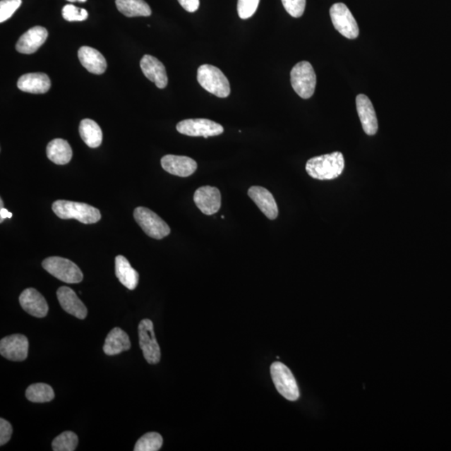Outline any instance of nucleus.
<instances>
[{
    "mask_svg": "<svg viewBox=\"0 0 451 451\" xmlns=\"http://www.w3.org/2000/svg\"><path fill=\"white\" fill-rule=\"evenodd\" d=\"M344 166V155L335 152L309 159L306 171L313 179L334 180L343 173Z\"/></svg>",
    "mask_w": 451,
    "mask_h": 451,
    "instance_id": "obj_1",
    "label": "nucleus"
},
{
    "mask_svg": "<svg viewBox=\"0 0 451 451\" xmlns=\"http://www.w3.org/2000/svg\"><path fill=\"white\" fill-rule=\"evenodd\" d=\"M52 210L61 220H76L84 224H93L100 220L97 208L88 204L58 200L52 205Z\"/></svg>",
    "mask_w": 451,
    "mask_h": 451,
    "instance_id": "obj_2",
    "label": "nucleus"
},
{
    "mask_svg": "<svg viewBox=\"0 0 451 451\" xmlns=\"http://www.w3.org/2000/svg\"><path fill=\"white\" fill-rule=\"evenodd\" d=\"M198 80L203 89L217 97L226 98L230 95L229 81L216 66H200L198 70Z\"/></svg>",
    "mask_w": 451,
    "mask_h": 451,
    "instance_id": "obj_3",
    "label": "nucleus"
},
{
    "mask_svg": "<svg viewBox=\"0 0 451 451\" xmlns=\"http://www.w3.org/2000/svg\"><path fill=\"white\" fill-rule=\"evenodd\" d=\"M290 76L291 86L301 98L309 99L313 97L317 78L311 63L302 61L296 64Z\"/></svg>",
    "mask_w": 451,
    "mask_h": 451,
    "instance_id": "obj_4",
    "label": "nucleus"
},
{
    "mask_svg": "<svg viewBox=\"0 0 451 451\" xmlns=\"http://www.w3.org/2000/svg\"><path fill=\"white\" fill-rule=\"evenodd\" d=\"M44 270L66 284H79L83 280V273L76 263L61 257H50L42 263Z\"/></svg>",
    "mask_w": 451,
    "mask_h": 451,
    "instance_id": "obj_5",
    "label": "nucleus"
},
{
    "mask_svg": "<svg viewBox=\"0 0 451 451\" xmlns=\"http://www.w3.org/2000/svg\"><path fill=\"white\" fill-rule=\"evenodd\" d=\"M270 372L273 384L282 396L290 401L299 399L300 395L297 381L285 364L281 362L273 363Z\"/></svg>",
    "mask_w": 451,
    "mask_h": 451,
    "instance_id": "obj_6",
    "label": "nucleus"
},
{
    "mask_svg": "<svg viewBox=\"0 0 451 451\" xmlns=\"http://www.w3.org/2000/svg\"><path fill=\"white\" fill-rule=\"evenodd\" d=\"M134 217L145 234L150 238L161 240L170 234L171 229L167 222L148 208L143 207L136 208Z\"/></svg>",
    "mask_w": 451,
    "mask_h": 451,
    "instance_id": "obj_7",
    "label": "nucleus"
},
{
    "mask_svg": "<svg viewBox=\"0 0 451 451\" xmlns=\"http://www.w3.org/2000/svg\"><path fill=\"white\" fill-rule=\"evenodd\" d=\"M330 13L332 25L342 35L349 40L358 37L359 29L357 21L344 4H335L330 8Z\"/></svg>",
    "mask_w": 451,
    "mask_h": 451,
    "instance_id": "obj_8",
    "label": "nucleus"
},
{
    "mask_svg": "<svg viewBox=\"0 0 451 451\" xmlns=\"http://www.w3.org/2000/svg\"><path fill=\"white\" fill-rule=\"evenodd\" d=\"M139 344L143 350L144 358L150 364L160 362L161 349L154 332L152 321L141 320L138 326Z\"/></svg>",
    "mask_w": 451,
    "mask_h": 451,
    "instance_id": "obj_9",
    "label": "nucleus"
},
{
    "mask_svg": "<svg viewBox=\"0 0 451 451\" xmlns=\"http://www.w3.org/2000/svg\"><path fill=\"white\" fill-rule=\"evenodd\" d=\"M176 130L181 134L188 136H203L208 138L211 136H220L223 133L224 128L218 123L208 119L184 120L176 125Z\"/></svg>",
    "mask_w": 451,
    "mask_h": 451,
    "instance_id": "obj_10",
    "label": "nucleus"
},
{
    "mask_svg": "<svg viewBox=\"0 0 451 451\" xmlns=\"http://www.w3.org/2000/svg\"><path fill=\"white\" fill-rule=\"evenodd\" d=\"M29 340L25 335L7 336L0 342V354L11 361H24L28 356Z\"/></svg>",
    "mask_w": 451,
    "mask_h": 451,
    "instance_id": "obj_11",
    "label": "nucleus"
},
{
    "mask_svg": "<svg viewBox=\"0 0 451 451\" xmlns=\"http://www.w3.org/2000/svg\"><path fill=\"white\" fill-rule=\"evenodd\" d=\"M194 203L205 215H213L220 210V191L214 186H204L195 191Z\"/></svg>",
    "mask_w": 451,
    "mask_h": 451,
    "instance_id": "obj_12",
    "label": "nucleus"
},
{
    "mask_svg": "<svg viewBox=\"0 0 451 451\" xmlns=\"http://www.w3.org/2000/svg\"><path fill=\"white\" fill-rule=\"evenodd\" d=\"M356 109L363 131L368 136L375 135L379 128V124H378L375 108L370 98L363 94L357 95Z\"/></svg>",
    "mask_w": 451,
    "mask_h": 451,
    "instance_id": "obj_13",
    "label": "nucleus"
},
{
    "mask_svg": "<svg viewBox=\"0 0 451 451\" xmlns=\"http://www.w3.org/2000/svg\"><path fill=\"white\" fill-rule=\"evenodd\" d=\"M20 303L24 311L36 318L47 315L49 306L43 295L35 289H27L20 296Z\"/></svg>",
    "mask_w": 451,
    "mask_h": 451,
    "instance_id": "obj_14",
    "label": "nucleus"
},
{
    "mask_svg": "<svg viewBox=\"0 0 451 451\" xmlns=\"http://www.w3.org/2000/svg\"><path fill=\"white\" fill-rule=\"evenodd\" d=\"M248 196L268 220H275L279 216V208L270 191L254 186L249 188Z\"/></svg>",
    "mask_w": 451,
    "mask_h": 451,
    "instance_id": "obj_15",
    "label": "nucleus"
},
{
    "mask_svg": "<svg viewBox=\"0 0 451 451\" xmlns=\"http://www.w3.org/2000/svg\"><path fill=\"white\" fill-rule=\"evenodd\" d=\"M162 167L164 170L181 177H188L193 175L197 170L198 163L193 159L188 157L167 155L162 158Z\"/></svg>",
    "mask_w": 451,
    "mask_h": 451,
    "instance_id": "obj_16",
    "label": "nucleus"
},
{
    "mask_svg": "<svg viewBox=\"0 0 451 451\" xmlns=\"http://www.w3.org/2000/svg\"><path fill=\"white\" fill-rule=\"evenodd\" d=\"M57 298L61 308L66 313L71 314L79 320H85L88 316V308L82 301L77 297L74 290L68 287H61L57 290Z\"/></svg>",
    "mask_w": 451,
    "mask_h": 451,
    "instance_id": "obj_17",
    "label": "nucleus"
},
{
    "mask_svg": "<svg viewBox=\"0 0 451 451\" xmlns=\"http://www.w3.org/2000/svg\"><path fill=\"white\" fill-rule=\"evenodd\" d=\"M48 37V31L44 27L35 26L21 36L16 44L18 52L30 54L42 47Z\"/></svg>",
    "mask_w": 451,
    "mask_h": 451,
    "instance_id": "obj_18",
    "label": "nucleus"
},
{
    "mask_svg": "<svg viewBox=\"0 0 451 451\" xmlns=\"http://www.w3.org/2000/svg\"><path fill=\"white\" fill-rule=\"evenodd\" d=\"M140 66L145 77L154 82L159 89L167 88L168 78L166 68L158 59L147 54L141 59Z\"/></svg>",
    "mask_w": 451,
    "mask_h": 451,
    "instance_id": "obj_19",
    "label": "nucleus"
},
{
    "mask_svg": "<svg viewBox=\"0 0 451 451\" xmlns=\"http://www.w3.org/2000/svg\"><path fill=\"white\" fill-rule=\"evenodd\" d=\"M17 85L24 92L44 94L48 92L52 82L44 73H30L22 76L18 80Z\"/></svg>",
    "mask_w": 451,
    "mask_h": 451,
    "instance_id": "obj_20",
    "label": "nucleus"
},
{
    "mask_svg": "<svg viewBox=\"0 0 451 451\" xmlns=\"http://www.w3.org/2000/svg\"><path fill=\"white\" fill-rule=\"evenodd\" d=\"M79 60L86 70L95 75H102L107 70L106 59L98 50L83 47L79 49Z\"/></svg>",
    "mask_w": 451,
    "mask_h": 451,
    "instance_id": "obj_21",
    "label": "nucleus"
},
{
    "mask_svg": "<svg viewBox=\"0 0 451 451\" xmlns=\"http://www.w3.org/2000/svg\"><path fill=\"white\" fill-rule=\"evenodd\" d=\"M131 347V343L128 335L120 327H116L109 332L103 350L107 355H116L129 350Z\"/></svg>",
    "mask_w": 451,
    "mask_h": 451,
    "instance_id": "obj_22",
    "label": "nucleus"
},
{
    "mask_svg": "<svg viewBox=\"0 0 451 451\" xmlns=\"http://www.w3.org/2000/svg\"><path fill=\"white\" fill-rule=\"evenodd\" d=\"M116 275L121 284L130 290H134L138 285V271H136L131 266L129 261L121 255L116 258Z\"/></svg>",
    "mask_w": 451,
    "mask_h": 451,
    "instance_id": "obj_23",
    "label": "nucleus"
},
{
    "mask_svg": "<svg viewBox=\"0 0 451 451\" xmlns=\"http://www.w3.org/2000/svg\"><path fill=\"white\" fill-rule=\"evenodd\" d=\"M47 157L50 161L57 165H66L72 158V149L68 141L64 139H54L48 144Z\"/></svg>",
    "mask_w": 451,
    "mask_h": 451,
    "instance_id": "obj_24",
    "label": "nucleus"
},
{
    "mask_svg": "<svg viewBox=\"0 0 451 451\" xmlns=\"http://www.w3.org/2000/svg\"><path fill=\"white\" fill-rule=\"evenodd\" d=\"M79 131L80 138L90 148H99L102 143L103 134L97 122L90 119L81 121Z\"/></svg>",
    "mask_w": 451,
    "mask_h": 451,
    "instance_id": "obj_25",
    "label": "nucleus"
},
{
    "mask_svg": "<svg viewBox=\"0 0 451 451\" xmlns=\"http://www.w3.org/2000/svg\"><path fill=\"white\" fill-rule=\"evenodd\" d=\"M116 7L126 17H148L152 10L144 0H116Z\"/></svg>",
    "mask_w": 451,
    "mask_h": 451,
    "instance_id": "obj_26",
    "label": "nucleus"
},
{
    "mask_svg": "<svg viewBox=\"0 0 451 451\" xmlns=\"http://www.w3.org/2000/svg\"><path fill=\"white\" fill-rule=\"evenodd\" d=\"M25 395L30 402L45 403L54 399V392L52 386L44 383H38L29 386L26 390Z\"/></svg>",
    "mask_w": 451,
    "mask_h": 451,
    "instance_id": "obj_27",
    "label": "nucleus"
},
{
    "mask_svg": "<svg viewBox=\"0 0 451 451\" xmlns=\"http://www.w3.org/2000/svg\"><path fill=\"white\" fill-rule=\"evenodd\" d=\"M163 439L157 432H150L136 442L135 451H157L162 448Z\"/></svg>",
    "mask_w": 451,
    "mask_h": 451,
    "instance_id": "obj_28",
    "label": "nucleus"
},
{
    "mask_svg": "<svg viewBox=\"0 0 451 451\" xmlns=\"http://www.w3.org/2000/svg\"><path fill=\"white\" fill-rule=\"evenodd\" d=\"M78 436L74 432H63L53 440L52 449L54 451H74L78 445Z\"/></svg>",
    "mask_w": 451,
    "mask_h": 451,
    "instance_id": "obj_29",
    "label": "nucleus"
},
{
    "mask_svg": "<svg viewBox=\"0 0 451 451\" xmlns=\"http://www.w3.org/2000/svg\"><path fill=\"white\" fill-rule=\"evenodd\" d=\"M62 16L64 19L69 22L84 21L88 18V12L85 8H80L73 6V4H66L62 10Z\"/></svg>",
    "mask_w": 451,
    "mask_h": 451,
    "instance_id": "obj_30",
    "label": "nucleus"
},
{
    "mask_svg": "<svg viewBox=\"0 0 451 451\" xmlns=\"http://www.w3.org/2000/svg\"><path fill=\"white\" fill-rule=\"evenodd\" d=\"M22 0H1L0 2V23L11 19L21 6Z\"/></svg>",
    "mask_w": 451,
    "mask_h": 451,
    "instance_id": "obj_31",
    "label": "nucleus"
},
{
    "mask_svg": "<svg viewBox=\"0 0 451 451\" xmlns=\"http://www.w3.org/2000/svg\"><path fill=\"white\" fill-rule=\"evenodd\" d=\"M260 0H239L238 13L241 20H247L256 13Z\"/></svg>",
    "mask_w": 451,
    "mask_h": 451,
    "instance_id": "obj_32",
    "label": "nucleus"
},
{
    "mask_svg": "<svg viewBox=\"0 0 451 451\" xmlns=\"http://www.w3.org/2000/svg\"><path fill=\"white\" fill-rule=\"evenodd\" d=\"M282 3L286 11L294 18L302 16L306 7V0H282Z\"/></svg>",
    "mask_w": 451,
    "mask_h": 451,
    "instance_id": "obj_33",
    "label": "nucleus"
},
{
    "mask_svg": "<svg viewBox=\"0 0 451 451\" xmlns=\"http://www.w3.org/2000/svg\"><path fill=\"white\" fill-rule=\"evenodd\" d=\"M13 433L12 426L11 423L0 419V445H4L11 440Z\"/></svg>",
    "mask_w": 451,
    "mask_h": 451,
    "instance_id": "obj_34",
    "label": "nucleus"
},
{
    "mask_svg": "<svg viewBox=\"0 0 451 451\" xmlns=\"http://www.w3.org/2000/svg\"><path fill=\"white\" fill-rule=\"evenodd\" d=\"M179 2L185 11L190 13L197 11L200 6V0H179Z\"/></svg>",
    "mask_w": 451,
    "mask_h": 451,
    "instance_id": "obj_35",
    "label": "nucleus"
},
{
    "mask_svg": "<svg viewBox=\"0 0 451 451\" xmlns=\"http://www.w3.org/2000/svg\"><path fill=\"white\" fill-rule=\"evenodd\" d=\"M12 217V213L8 212L7 210V209L2 208L1 209H0V222H3V221L4 220H6V218H11Z\"/></svg>",
    "mask_w": 451,
    "mask_h": 451,
    "instance_id": "obj_36",
    "label": "nucleus"
},
{
    "mask_svg": "<svg viewBox=\"0 0 451 451\" xmlns=\"http://www.w3.org/2000/svg\"><path fill=\"white\" fill-rule=\"evenodd\" d=\"M67 1H69V2H71V3H74V2L85 3V2L88 1V0H67Z\"/></svg>",
    "mask_w": 451,
    "mask_h": 451,
    "instance_id": "obj_37",
    "label": "nucleus"
},
{
    "mask_svg": "<svg viewBox=\"0 0 451 451\" xmlns=\"http://www.w3.org/2000/svg\"><path fill=\"white\" fill-rule=\"evenodd\" d=\"M0 203H1V208H3V205H4V204H3V200H2V199H1V200H0Z\"/></svg>",
    "mask_w": 451,
    "mask_h": 451,
    "instance_id": "obj_38",
    "label": "nucleus"
}]
</instances>
